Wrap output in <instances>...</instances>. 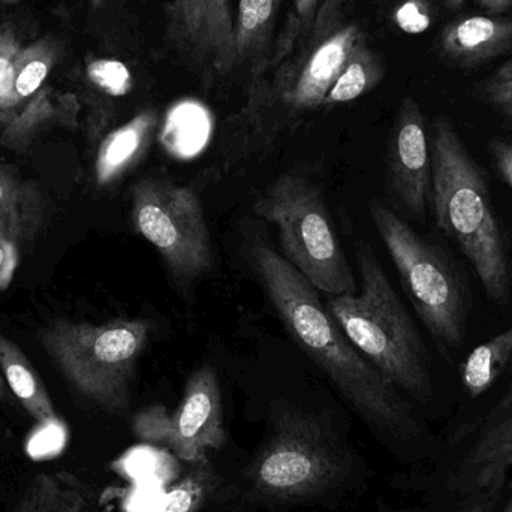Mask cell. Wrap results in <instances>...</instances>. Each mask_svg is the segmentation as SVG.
Masks as SVG:
<instances>
[{
    "mask_svg": "<svg viewBox=\"0 0 512 512\" xmlns=\"http://www.w3.org/2000/svg\"><path fill=\"white\" fill-rule=\"evenodd\" d=\"M348 471L346 451L316 415L280 408L246 477L259 498L292 504L336 489Z\"/></svg>",
    "mask_w": 512,
    "mask_h": 512,
    "instance_id": "obj_7",
    "label": "cell"
},
{
    "mask_svg": "<svg viewBox=\"0 0 512 512\" xmlns=\"http://www.w3.org/2000/svg\"><path fill=\"white\" fill-rule=\"evenodd\" d=\"M495 512H512V474L507 486H505L501 499H499Z\"/></svg>",
    "mask_w": 512,
    "mask_h": 512,
    "instance_id": "obj_32",
    "label": "cell"
},
{
    "mask_svg": "<svg viewBox=\"0 0 512 512\" xmlns=\"http://www.w3.org/2000/svg\"><path fill=\"white\" fill-rule=\"evenodd\" d=\"M512 364V325L492 339L472 349L460 366V384L466 408L454 415L451 421L463 417L474 408L501 381Z\"/></svg>",
    "mask_w": 512,
    "mask_h": 512,
    "instance_id": "obj_16",
    "label": "cell"
},
{
    "mask_svg": "<svg viewBox=\"0 0 512 512\" xmlns=\"http://www.w3.org/2000/svg\"><path fill=\"white\" fill-rule=\"evenodd\" d=\"M23 48L14 24H0V144L6 147L18 117L15 98V63Z\"/></svg>",
    "mask_w": 512,
    "mask_h": 512,
    "instance_id": "obj_23",
    "label": "cell"
},
{
    "mask_svg": "<svg viewBox=\"0 0 512 512\" xmlns=\"http://www.w3.org/2000/svg\"><path fill=\"white\" fill-rule=\"evenodd\" d=\"M489 153L502 179L512 189V144L495 138L489 143Z\"/></svg>",
    "mask_w": 512,
    "mask_h": 512,
    "instance_id": "obj_30",
    "label": "cell"
},
{
    "mask_svg": "<svg viewBox=\"0 0 512 512\" xmlns=\"http://www.w3.org/2000/svg\"><path fill=\"white\" fill-rule=\"evenodd\" d=\"M512 474V372L441 435L438 457L420 477L430 507L495 512Z\"/></svg>",
    "mask_w": 512,
    "mask_h": 512,
    "instance_id": "obj_3",
    "label": "cell"
},
{
    "mask_svg": "<svg viewBox=\"0 0 512 512\" xmlns=\"http://www.w3.org/2000/svg\"><path fill=\"white\" fill-rule=\"evenodd\" d=\"M252 210L277 228L280 255L319 292L358 291L324 197L312 180L300 173L282 174L258 195Z\"/></svg>",
    "mask_w": 512,
    "mask_h": 512,
    "instance_id": "obj_8",
    "label": "cell"
},
{
    "mask_svg": "<svg viewBox=\"0 0 512 512\" xmlns=\"http://www.w3.org/2000/svg\"><path fill=\"white\" fill-rule=\"evenodd\" d=\"M0 372L24 411L41 424L56 423L57 414L47 388L24 352L0 333Z\"/></svg>",
    "mask_w": 512,
    "mask_h": 512,
    "instance_id": "obj_17",
    "label": "cell"
},
{
    "mask_svg": "<svg viewBox=\"0 0 512 512\" xmlns=\"http://www.w3.org/2000/svg\"><path fill=\"white\" fill-rule=\"evenodd\" d=\"M83 484L68 472H41L6 512H86Z\"/></svg>",
    "mask_w": 512,
    "mask_h": 512,
    "instance_id": "obj_18",
    "label": "cell"
},
{
    "mask_svg": "<svg viewBox=\"0 0 512 512\" xmlns=\"http://www.w3.org/2000/svg\"><path fill=\"white\" fill-rule=\"evenodd\" d=\"M132 429L140 441L164 445L185 462H204L207 451L219 450L227 439L215 369L204 364L192 373L173 414L164 406H149L135 415Z\"/></svg>",
    "mask_w": 512,
    "mask_h": 512,
    "instance_id": "obj_10",
    "label": "cell"
},
{
    "mask_svg": "<svg viewBox=\"0 0 512 512\" xmlns=\"http://www.w3.org/2000/svg\"><path fill=\"white\" fill-rule=\"evenodd\" d=\"M396 21L403 32L412 33V35L423 33L430 26L429 14L417 0H409L400 6L396 12Z\"/></svg>",
    "mask_w": 512,
    "mask_h": 512,
    "instance_id": "obj_29",
    "label": "cell"
},
{
    "mask_svg": "<svg viewBox=\"0 0 512 512\" xmlns=\"http://www.w3.org/2000/svg\"><path fill=\"white\" fill-rule=\"evenodd\" d=\"M41 228L0 219V291H5L20 264L21 249L38 236Z\"/></svg>",
    "mask_w": 512,
    "mask_h": 512,
    "instance_id": "obj_24",
    "label": "cell"
},
{
    "mask_svg": "<svg viewBox=\"0 0 512 512\" xmlns=\"http://www.w3.org/2000/svg\"><path fill=\"white\" fill-rule=\"evenodd\" d=\"M360 288L328 295L327 307L358 352L421 408H436L439 391L417 325L367 243L357 246Z\"/></svg>",
    "mask_w": 512,
    "mask_h": 512,
    "instance_id": "obj_4",
    "label": "cell"
},
{
    "mask_svg": "<svg viewBox=\"0 0 512 512\" xmlns=\"http://www.w3.org/2000/svg\"><path fill=\"white\" fill-rule=\"evenodd\" d=\"M60 51H62L60 41L53 35L42 36L21 48L15 63V98H17L18 117L23 113L26 105L44 89L45 81L53 72L54 66L59 63ZM9 138L6 149H8Z\"/></svg>",
    "mask_w": 512,
    "mask_h": 512,
    "instance_id": "obj_19",
    "label": "cell"
},
{
    "mask_svg": "<svg viewBox=\"0 0 512 512\" xmlns=\"http://www.w3.org/2000/svg\"><path fill=\"white\" fill-rule=\"evenodd\" d=\"M213 474L200 469L173 487L159 505L158 512H194L201 507L215 486Z\"/></svg>",
    "mask_w": 512,
    "mask_h": 512,
    "instance_id": "obj_25",
    "label": "cell"
},
{
    "mask_svg": "<svg viewBox=\"0 0 512 512\" xmlns=\"http://www.w3.org/2000/svg\"><path fill=\"white\" fill-rule=\"evenodd\" d=\"M369 213L415 312L451 363L468 333L471 294L465 274L441 246L420 236L381 201H372Z\"/></svg>",
    "mask_w": 512,
    "mask_h": 512,
    "instance_id": "obj_5",
    "label": "cell"
},
{
    "mask_svg": "<svg viewBox=\"0 0 512 512\" xmlns=\"http://www.w3.org/2000/svg\"><path fill=\"white\" fill-rule=\"evenodd\" d=\"M147 319L107 324L56 321L44 328L41 345L66 381L110 412L128 408L138 360L150 339Z\"/></svg>",
    "mask_w": 512,
    "mask_h": 512,
    "instance_id": "obj_6",
    "label": "cell"
},
{
    "mask_svg": "<svg viewBox=\"0 0 512 512\" xmlns=\"http://www.w3.org/2000/svg\"><path fill=\"white\" fill-rule=\"evenodd\" d=\"M21 2V0H0L2 5H15V3Z\"/></svg>",
    "mask_w": 512,
    "mask_h": 512,
    "instance_id": "obj_34",
    "label": "cell"
},
{
    "mask_svg": "<svg viewBox=\"0 0 512 512\" xmlns=\"http://www.w3.org/2000/svg\"><path fill=\"white\" fill-rule=\"evenodd\" d=\"M512 48V18L472 15L451 21L439 36V51L456 68H474Z\"/></svg>",
    "mask_w": 512,
    "mask_h": 512,
    "instance_id": "obj_14",
    "label": "cell"
},
{
    "mask_svg": "<svg viewBox=\"0 0 512 512\" xmlns=\"http://www.w3.org/2000/svg\"><path fill=\"white\" fill-rule=\"evenodd\" d=\"M230 0H171L167 39L177 56L206 78L236 69V45Z\"/></svg>",
    "mask_w": 512,
    "mask_h": 512,
    "instance_id": "obj_11",
    "label": "cell"
},
{
    "mask_svg": "<svg viewBox=\"0 0 512 512\" xmlns=\"http://www.w3.org/2000/svg\"><path fill=\"white\" fill-rule=\"evenodd\" d=\"M292 2H294V12H292L288 24H286L285 30H283L279 54L288 50L294 44L298 35H301V32L309 30L316 11H318L319 5H321V0H292Z\"/></svg>",
    "mask_w": 512,
    "mask_h": 512,
    "instance_id": "obj_28",
    "label": "cell"
},
{
    "mask_svg": "<svg viewBox=\"0 0 512 512\" xmlns=\"http://www.w3.org/2000/svg\"><path fill=\"white\" fill-rule=\"evenodd\" d=\"M436 225L474 268L495 303L511 297V267L484 171L450 119L433 120L432 192Z\"/></svg>",
    "mask_w": 512,
    "mask_h": 512,
    "instance_id": "obj_2",
    "label": "cell"
},
{
    "mask_svg": "<svg viewBox=\"0 0 512 512\" xmlns=\"http://www.w3.org/2000/svg\"><path fill=\"white\" fill-rule=\"evenodd\" d=\"M47 201L39 186L14 168L0 165V219L44 227Z\"/></svg>",
    "mask_w": 512,
    "mask_h": 512,
    "instance_id": "obj_21",
    "label": "cell"
},
{
    "mask_svg": "<svg viewBox=\"0 0 512 512\" xmlns=\"http://www.w3.org/2000/svg\"><path fill=\"white\" fill-rule=\"evenodd\" d=\"M87 75L107 95L125 96L132 87L131 72L117 60H95L87 68Z\"/></svg>",
    "mask_w": 512,
    "mask_h": 512,
    "instance_id": "obj_26",
    "label": "cell"
},
{
    "mask_svg": "<svg viewBox=\"0 0 512 512\" xmlns=\"http://www.w3.org/2000/svg\"><path fill=\"white\" fill-rule=\"evenodd\" d=\"M382 77H384V68L381 62L363 41L340 72L322 107L355 101L373 87L378 86Z\"/></svg>",
    "mask_w": 512,
    "mask_h": 512,
    "instance_id": "obj_22",
    "label": "cell"
},
{
    "mask_svg": "<svg viewBox=\"0 0 512 512\" xmlns=\"http://www.w3.org/2000/svg\"><path fill=\"white\" fill-rule=\"evenodd\" d=\"M8 399V385L3 379L2 372H0V400Z\"/></svg>",
    "mask_w": 512,
    "mask_h": 512,
    "instance_id": "obj_33",
    "label": "cell"
},
{
    "mask_svg": "<svg viewBox=\"0 0 512 512\" xmlns=\"http://www.w3.org/2000/svg\"><path fill=\"white\" fill-rule=\"evenodd\" d=\"M156 126L155 111L144 110L104 137L96 152V183L105 188L129 173L149 149Z\"/></svg>",
    "mask_w": 512,
    "mask_h": 512,
    "instance_id": "obj_15",
    "label": "cell"
},
{
    "mask_svg": "<svg viewBox=\"0 0 512 512\" xmlns=\"http://www.w3.org/2000/svg\"><path fill=\"white\" fill-rule=\"evenodd\" d=\"M483 96L492 107L512 119V59L484 83Z\"/></svg>",
    "mask_w": 512,
    "mask_h": 512,
    "instance_id": "obj_27",
    "label": "cell"
},
{
    "mask_svg": "<svg viewBox=\"0 0 512 512\" xmlns=\"http://www.w3.org/2000/svg\"><path fill=\"white\" fill-rule=\"evenodd\" d=\"M387 180L396 200L412 216L426 218L432 192V137L411 96L403 98L388 138Z\"/></svg>",
    "mask_w": 512,
    "mask_h": 512,
    "instance_id": "obj_12",
    "label": "cell"
},
{
    "mask_svg": "<svg viewBox=\"0 0 512 512\" xmlns=\"http://www.w3.org/2000/svg\"><path fill=\"white\" fill-rule=\"evenodd\" d=\"M280 3L282 0H239L234 23L236 68L264 50Z\"/></svg>",
    "mask_w": 512,
    "mask_h": 512,
    "instance_id": "obj_20",
    "label": "cell"
},
{
    "mask_svg": "<svg viewBox=\"0 0 512 512\" xmlns=\"http://www.w3.org/2000/svg\"><path fill=\"white\" fill-rule=\"evenodd\" d=\"M364 41L358 24L339 27L319 39L303 65L280 81L279 101L286 113H303L322 107L340 72Z\"/></svg>",
    "mask_w": 512,
    "mask_h": 512,
    "instance_id": "obj_13",
    "label": "cell"
},
{
    "mask_svg": "<svg viewBox=\"0 0 512 512\" xmlns=\"http://www.w3.org/2000/svg\"><path fill=\"white\" fill-rule=\"evenodd\" d=\"M246 258L301 351L400 456L429 466L438 457L441 435L430 430L399 388L349 342L318 289L264 240H252Z\"/></svg>",
    "mask_w": 512,
    "mask_h": 512,
    "instance_id": "obj_1",
    "label": "cell"
},
{
    "mask_svg": "<svg viewBox=\"0 0 512 512\" xmlns=\"http://www.w3.org/2000/svg\"><path fill=\"white\" fill-rule=\"evenodd\" d=\"M405 512H444L436 510V508L429 507L427 510H418V511H405Z\"/></svg>",
    "mask_w": 512,
    "mask_h": 512,
    "instance_id": "obj_35",
    "label": "cell"
},
{
    "mask_svg": "<svg viewBox=\"0 0 512 512\" xmlns=\"http://www.w3.org/2000/svg\"><path fill=\"white\" fill-rule=\"evenodd\" d=\"M132 224L179 282H194L212 270L203 204L188 186L158 177L140 180L132 188Z\"/></svg>",
    "mask_w": 512,
    "mask_h": 512,
    "instance_id": "obj_9",
    "label": "cell"
},
{
    "mask_svg": "<svg viewBox=\"0 0 512 512\" xmlns=\"http://www.w3.org/2000/svg\"><path fill=\"white\" fill-rule=\"evenodd\" d=\"M477 3L492 15L502 14L512 6V0H477Z\"/></svg>",
    "mask_w": 512,
    "mask_h": 512,
    "instance_id": "obj_31",
    "label": "cell"
}]
</instances>
